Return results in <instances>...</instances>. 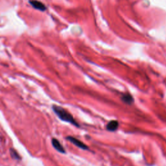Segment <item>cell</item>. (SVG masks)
<instances>
[{
	"instance_id": "6da1fadb",
	"label": "cell",
	"mask_w": 166,
	"mask_h": 166,
	"mask_svg": "<svg viewBox=\"0 0 166 166\" xmlns=\"http://www.w3.org/2000/svg\"><path fill=\"white\" fill-rule=\"evenodd\" d=\"M52 109L54 111V112L56 114L57 116L59 117L62 121L70 123L74 125L76 127H79V124L74 119V117L72 116V115L70 113H69L66 109H64V108L60 106H57V105H54L52 106Z\"/></svg>"
},
{
	"instance_id": "7a4b0ae2",
	"label": "cell",
	"mask_w": 166,
	"mask_h": 166,
	"mask_svg": "<svg viewBox=\"0 0 166 166\" xmlns=\"http://www.w3.org/2000/svg\"><path fill=\"white\" fill-rule=\"evenodd\" d=\"M66 139L68 141H70V142H71L73 144H74L75 146H77L79 148H80L83 150H89V148L87 146L85 145V144L83 142H82L81 141L79 140L78 139L74 138V137L68 136V137H66Z\"/></svg>"
},
{
	"instance_id": "3957f363",
	"label": "cell",
	"mask_w": 166,
	"mask_h": 166,
	"mask_svg": "<svg viewBox=\"0 0 166 166\" xmlns=\"http://www.w3.org/2000/svg\"><path fill=\"white\" fill-rule=\"evenodd\" d=\"M29 3L32 5L33 8L40 11H45L47 9L46 6L38 0H29Z\"/></svg>"
},
{
	"instance_id": "277c9868",
	"label": "cell",
	"mask_w": 166,
	"mask_h": 166,
	"mask_svg": "<svg viewBox=\"0 0 166 166\" xmlns=\"http://www.w3.org/2000/svg\"><path fill=\"white\" fill-rule=\"evenodd\" d=\"M52 145L53 147L59 153H66V150H65L63 146L61 145V143L59 142V141L56 138H53L52 140Z\"/></svg>"
},
{
	"instance_id": "5b68a950",
	"label": "cell",
	"mask_w": 166,
	"mask_h": 166,
	"mask_svg": "<svg viewBox=\"0 0 166 166\" xmlns=\"http://www.w3.org/2000/svg\"><path fill=\"white\" fill-rule=\"evenodd\" d=\"M118 127H119V123L118 121L115 120H112L110 121L106 125L107 131L111 132H114L115 131H117Z\"/></svg>"
},
{
	"instance_id": "8992f818",
	"label": "cell",
	"mask_w": 166,
	"mask_h": 166,
	"mask_svg": "<svg viewBox=\"0 0 166 166\" xmlns=\"http://www.w3.org/2000/svg\"><path fill=\"white\" fill-rule=\"evenodd\" d=\"M121 100L125 103L128 105H131L134 102V99L132 96L131 94H129V93H125V94H123L121 97Z\"/></svg>"
},
{
	"instance_id": "52a82bcc",
	"label": "cell",
	"mask_w": 166,
	"mask_h": 166,
	"mask_svg": "<svg viewBox=\"0 0 166 166\" xmlns=\"http://www.w3.org/2000/svg\"><path fill=\"white\" fill-rule=\"evenodd\" d=\"M10 154H11V156L13 158V159L16 160H21L20 156L19 155V154L18 153L17 151L14 149H13V148L10 149Z\"/></svg>"
}]
</instances>
